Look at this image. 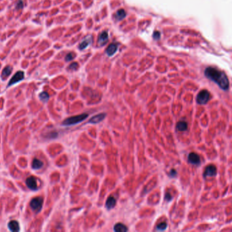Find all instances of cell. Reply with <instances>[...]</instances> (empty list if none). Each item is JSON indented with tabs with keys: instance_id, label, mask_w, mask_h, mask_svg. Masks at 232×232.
I'll return each instance as SVG.
<instances>
[{
	"instance_id": "6da1fadb",
	"label": "cell",
	"mask_w": 232,
	"mask_h": 232,
	"mask_svg": "<svg viewBox=\"0 0 232 232\" xmlns=\"http://www.w3.org/2000/svg\"><path fill=\"white\" fill-rule=\"evenodd\" d=\"M204 74L208 79L214 82L221 89L224 91L228 90L229 81L225 72L220 71L216 68L208 67L204 71Z\"/></svg>"
},
{
	"instance_id": "7a4b0ae2",
	"label": "cell",
	"mask_w": 232,
	"mask_h": 232,
	"mask_svg": "<svg viewBox=\"0 0 232 232\" xmlns=\"http://www.w3.org/2000/svg\"><path fill=\"white\" fill-rule=\"evenodd\" d=\"M88 116H89L88 114L83 113V114L76 115V116H71V117L66 118V119L62 123V125L71 126L74 125L78 124L79 123L83 121L84 120H85L86 118L88 117Z\"/></svg>"
},
{
	"instance_id": "3957f363",
	"label": "cell",
	"mask_w": 232,
	"mask_h": 232,
	"mask_svg": "<svg viewBox=\"0 0 232 232\" xmlns=\"http://www.w3.org/2000/svg\"><path fill=\"white\" fill-rule=\"evenodd\" d=\"M210 98V93L207 90H202L197 95L196 101L198 104L204 105L207 104Z\"/></svg>"
},
{
	"instance_id": "277c9868",
	"label": "cell",
	"mask_w": 232,
	"mask_h": 232,
	"mask_svg": "<svg viewBox=\"0 0 232 232\" xmlns=\"http://www.w3.org/2000/svg\"><path fill=\"white\" fill-rule=\"evenodd\" d=\"M42 204H43L42 198L38 197V198H34L32 201H31L30 206L31 208H32L33 211L38 212L40 211L41 209H42Z\"/></svg>"
},
{
	"instance_id": "5b68a950",
	"label": "cell",
	"mask_w": 232,
	"mask_h": 232,
	"mask_svg": "<svg viewBox=\"0 0 232 232\" xmlns=\"http://www.w3.org/2000/svg\"><path fill=\"white\" fill-rule=\"evenodd\" d=\"M216 171H217V169L215 165L212 164L208 165L204 171L203 176L204 178H208V177H214L216 175Z\"/></svg>"
},
{
	"instance_id": "8992f818",
	"label": "cell",
	"mask_w": 232,
	"mask_h": 232,
	"mask_svg": "<svg viewBox=\"0 0 232 232\" xmlns=\"http://www.w3.org/2000/svg\"><path fill=\"white\" fill-rule=\"evenodd\" d=\"M24 77H25L24 72L19 71L18 72H17V73L15 74L12 76V78L10 79V81H9L8 85V86L10 87V86L14 85V84L19 83V82L24 79Z\"/></svg>"
},
{
	"instance_id": "52a82bcc",
	"label": "cell",
	"mask_w": 232,
	"mask_h": 232,
	"mask_svg": "<svg viewBox=\"0 0 232 232\" xmlns=\"http://www.w3.org/2000/svg\"><path fill=\"white\" fill-rule=\"evenodd\" d=\"M188 162L194 165H200V157L196 153H191L188 155Z\"/></svg>"
},
{
	"instance_id": "ba28073f",
	"label": "cell",
	"mask_w": 232,
	"mask_h": 232,
	"mask_svg": "<svg viewBox=\"0 0 232 232\" xmlns=\"http://www.w3.org/2000/svg\"><path fill=\"white\" fill-rule=\"evenodd\" d=\"M92 41H93V38L91 35H89V36L85 37V38L82 40V42L80 43L79 48L81 50H84L85 48H87L89 45H90L91 43H92Z\"/></svg>"
},
{
	"instance_id": "9c48e42d",
	"label": "cell",
	"mask_w": 232,
	"mask_h": 232,
	"mask_svg": "<svg viewBox=\"0 0 232 232\" xmlns=\"http://www.w3.org/2000/svg\"><path fill=\"white\" fill-rule=\"evenodd\" d=\"M106 113H100V114H98L95 115L94 116H93V117L89 120V123L92 124L99 123L102 121V120L106 118Z\"/></svg>"
},
{
	"instance_id": "30bf717a",
	"label": "cell",
	"mask_w": 232,
	"mask_h": 232,
	"mask_svg": "<svg viewBox=\"0 0 232 232\" xmlns=\"http://www.w3.org/2000/svg\"><path fill=\"white\" fill-rule=\"evenodd\" d=\"M26 184L32 190H36L38 187L36 178L34 176H30L27 178L26 180Z\"/></svg>"
},
{
	"instance_id": "8fae6325",
	"label": "cell",
	"mask_w": 232,
	"mask_h": 232,
	"mask_svg": "<svg viewBox=\"0 0 232 232\" xmlns=\"http://www.w3.org/2000/svg\"><path fill=\"white\" fill-rule=\"evenodd\" d=\"M116 201L115 200V198L112 196L108 197V198L107 199L106 202V208L108 210H110L112 208H114L116 206Z\"/></svg>"
},
{
	"instance_id": "7c38bea8",
	"label": "cell",
	"mask_w": 232,
	"mask_h": 232,
	"mask_svg": "<svg viewBox=\"0 0 232 232\" xmlns=\"http://www.w3.org/2000/svg\"><path fill=\"white\" fill-rule=\"evenodd\" d=\"M118 49L117 44H111L108 46L106 49V54L109 56H112L116 53Z\"/></svg>"
},
{
	"instance_id": "4fadbf2b",
	"label": "cell",
	"mask_w": 232,
	"mask_h": 232,
	"mask_svg": "<svg viewBox=\"0 0 232 232\" xmlns=\"http://www.w3.org/2000/svg\"><path fill=\"white\" fill-rule=\"evenodd\" d=\"M108 39V34L106 31H104L103 32H101L98 38V43L100 45H104L107 42Z\"/></svg>"
},
{
	"instance_id": "5bb4252c",
	"label": "cell",
	"mask_w": 232,
	"mask_h": 232,
	"mask_svg": "<svg viewBox=\"0 0 232 232\" xmlns=\"http://www.w3.org/2000/svg\"><path fill=\"white\" fill-rule=\"evenodd\" d=\"M8 227L11 231H19L20 230V225H19V222L14 220L10 221Z\"/></svg>"
},
{
	"instance_id": "9a60e30c",
	"label": "cell",
	"mask_w": 232,
	"mask_h": 232,
	"mask_svg": "<svg viewBox=\"0 0 232 232\" xmlns=\"http://www.w3.org/2000/svg\"><path fill=\"white\" fill-rule=\"evenodd\" d=\"M12 71V67L11 66L8 65L6 67H5L4 69L3 70L2 73H1V77L2 80H5L6 78H7L10 75Z\"/></svg>"
},
{
	"instance_id": "2e32d148",
	"label": "cell",
	"mask_w": 232,
	"mask_h": 232,
	"mask_svg": "<svg viewBox=\"0 0 232 232\" xmlns=\"http://www.w3.org/2000/svg\"><path fill=\"white\" fill-rule=\"evenodd\" d=\"M114 231L116 232H126L128 231V228L124 224L118 223L114 226Z\"/></svg>"
},
{
	"instance_id": "e0dca14e",
	"label": "cell",
	"mask_w": 232,
	"mask_h": 232,
	"mask_svg": "<svg viewBox=\"0 0 232 232\" xmlns=\"http://www.w3.org/2000/svg\"><path fill=\"white\" fill-rule=\"evenodd\" d=\"M188 127V125L185 121H179L176 124V129L178 131H186Z\"/></svg>"
},
{
	"instance_id": "ac0fdd59",
	"label": "cell",
	"mask_w": 232,
	"mask_h": 232,
	"mask_svg": "<svg viewBox=\"0 0 232 232\" xmlns=\"http://www.w3.org/2000/svg\"><path fill=\"white\" fill-rule=\"evenodd\" d=\"M126 12L125 11V10L123 9H120L116 12V14H115V18L117 19L118 21L123 20L125 17H126Z\"/></svg>"
},
{
	"instance_id": "d6986e66",
	"label": "cell",
	"mask_w": 232,
	"mask_h": 232,
	"mask_svg": "<svg viewBox=\"0 0 232 232\" xmlns=\"http://www.w3.org/2000/svg\"><path fill=\"white\" fill-rule=\"evenodd\" d=\"M43 165V163L39 159H36V158H34V160L32 161V167L34 169H38L41 168Z\"/></svg>"
},
{
	"instance_id": "ffe728a7",
	"label": "cell",
	"mask_w": 232,
	"mask_h": 232,
	"mask_svg": "<svg viewBox=\"0 0 232 232\" xmlns=\"http://www.w3.org/2000/svg\"><path fill=\"white\" fill-rule=\"evenodd\" d=\"M167 228V223L165 222L159 223V225L157 226V231H164Z\"/></svg>"
},
{
	"instance_id": "44dd1931",
	"label": "cell",
	"mask_w": 232,
	"mask_h": 232,
	"mask_svg": "<svg viewBox=\"0 0 232 232\" xmlns=\"http://www.w3.org/2000/svg\"><path fill=\"white\" fill-rule=\"evenodd\" d=\"M40 98L43 101H46L49 99V95L46 92H42L40 94Z\"/></svg>"
},
{
	"instance_id": "7402d4cb",
	"label": "cell",
	"mask_w": 232,
	"mask_h": 232,
	"mask_svg": "<svg viewBox=\"0 0 232 232\" xmlns=\"http://www.w3.org/2000/svg\"><path fill=\"white\" fill-rule=\"evenodd\" d=\"M75 57V54L74 52H69L65 56V60L67 61H72Z\"/></svg>"
},
{
	"instance_id": "603a6c76",
	"label": "cell",
	"mask_w": 232,
	"mask_h": 232,
	"mask_svg": "<svg viewBox=\"0 0 232 232\" xmlns=\"http://www.w3.org/2000/svg\"><path fill=\"white\" fill-rule=\"evenodd\" d=\"M168 176L171 178H175L177 176V171L175 169H171L168 173Z\"/></svg>"
},
{
	"instance_id": "cb8c5ba5",
	"label": "cell",
	"mask_w": 232,
	"mask_h": 232,
	"mask_svg": "<svg viewBox=\"0 0 232 232\" xmlns=\"http://www.w3.org/2000/svg\"><path fill=\"white\" fill-rule=\"evenodd\" d=\"M78 63H76V62H74V63H72V64H70V66H69V68L70 70H76L77 69L78 67Z\"/></svg>"
},
{
	"instance_id": "d4e9b609",
	"label": "cell",
	"mask_w": 232,
	"mask_h": 232,
	"mask_svg": "<svg viewBox=\"0 0 232 232\" xmlns=\"http://www.w3.org/2000/svg\"><path fill=\"white\" fill-rule=\"evenodd\" d=\"M165 200L167 201V202H170V201L172 200V196H171L169 193H167L165 196Z\"/></svg>"
},
{
	"instance_id": "484cf974",
	"label": "cell",
	"mask_w": 232,
	"mask_h": 232,
	"mask_svg": "<svg viewBox=\"0 0 232 232\" xmlns=\"http://www.w3.org/2000/svg\"><path fill=\"white\" fill-rule=\"evenodd\" d=\"M160 37H161V34L159 32H155V33H154L153 38H155V40H158V39L160 38Z\"/></svg>"
}]
</instances>
